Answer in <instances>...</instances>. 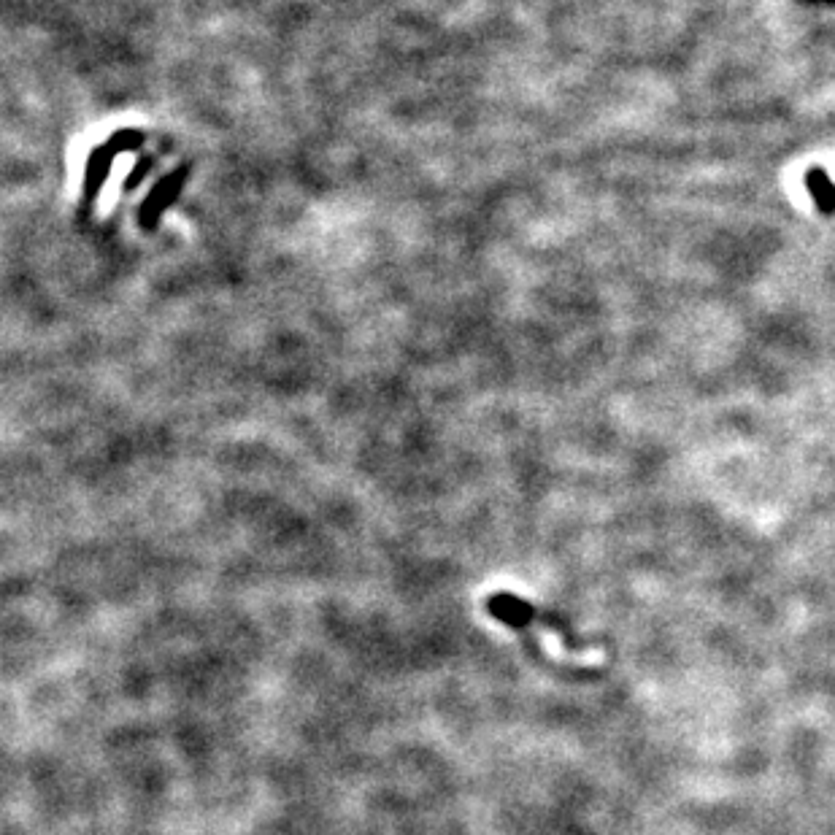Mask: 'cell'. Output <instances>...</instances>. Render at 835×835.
<instances>
[{
    "label": "cell",
    "mask_w": 835,
    "mask_h": 835,
    "mask_svg": "<svg viewBox=\"0 0 835 835\" xmlns=\"http://www.w3.org/2000/svg\"><path fill=\"white\" fill-rule=\"evenodd\" d=\"M149 168H155V160H152V157H146V160H141V163L136 165V171L130 173L128 182H125V187H128V190L138 187V184H141V179H144L146 173H149Z\"/></svg>",
    "instance_id": "obj_5"
},
{
    "label": "cell",
    "mask_w": 835,
    "mask_h": 835,
    "mask_svg": "<svg viewBox=\"0 0 835 835\" xmlns=\"http://www.w3.org/2000/svg\"><path fill=\"white\" fill-rule=\"evenodd\" d=\"M146 136L136 128H122L117 130L114 136H109V146L117 152V155H125V152H138L144 146Z\"/></svg>",
    "instance_id": "obj_4"
},
{
    "label": "cell",
    "mask_w": 835,
    "mask_h": 835,
    "mask_svg": "<svg viewBox=\"0 0 835 835\" xmlns=\"http://www.w3.org/2000/svg\"><path fill=\"white\" fill-rule=\"evenodd\" d=\"M117 152L111 149L109 141H103L100 146L92 149L90 160H87V168H84V184H82V214L90 211L98 200L103 184L109 182V173L114 168V160H117Z\"/></svg>",
    "instance_id": "obj_2"
},
{
    "label": "cell",
    "mask_w": 835,
    "mask_h": 835,
    "mask_svg": "<svg viewBox=\"0 0 835 835\" xmlns=\"http://www.w3.org/2000/svg\"><path fill=\"white\" fill-rule=\"evenodd\" d=\"M487 609H490L492 617L506 622L509 627H527L536 617V611H533V606L527 600H519L514 595H506V592L503 595H492Z\"/></svg>",
    "instance_id": "obj_3"
},
{
    "label": "cell",
    "mask_w": 835,
    "mask_h": 835,
    "mask_svg": "<svg viewBox=\"0 0 835 835\" xmlns=\"http://www.w3.org/2000/svg\"><path fill=\"white\" fill-rule=\"evenodd\" d=\"M187 179H190V165H182L176 171L165 173L163 179L149 190V195L141 203V209H138V222H141L144 230H155L160 225L165 211L171 209L173 203L179 200V195H182Z\"/></svg>",
    "instance_id": "obj_1"
}]
</instances>
